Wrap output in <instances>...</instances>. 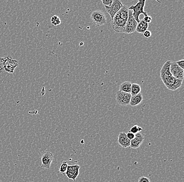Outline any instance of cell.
I'll use <instances>...</instances> for the list:
<instances>
[{"label": "cell", "instance_id": "obj_1", "mask_svg": "<svg viewBox=\"0 0 184 182\" xmlns=\"http://www.w3.org/2000/svg\"><path fill=\"white\" fill-rule=\"evenodd\" d=\"M171 61L168 60L164 64L160 73V77L165 86L170 90H176L182 85V80L174 78L169 71Z\"/></svg>", "mask_w": 184, "mask_h": 182}, {"label": "cell", "instance_id": "obj_2", "mask_svg": "<svg viewBox=\"0 0 184 182\" xmlns=\"http://www.w3.org/2000/svg\"><path fill=\"white\" fill-rule=\"evenodd\" d=\"M18 65V61L12 59L10 56L0 58V72L4 69L7 73L13 74Z\"/></svg>", "mask_w": 184, "mask_h": 182}, {"label": "cell", "instance_id": "obj_3", "mask_svg": "<svg viewBox=\"0 0 184 182\" xmlns=\"http://www.w3.org/2000/svg\"><path fill=\"white\" fill-rule=\"evenodd\" d=\"M146 4V0H140L136 5H131L128 9L129 10H132V16L134 20L136 21L137 23H139L141 20L139 19L140 14H143L144 17H146L148 14L144 11V7Z\"/></svg>", "mask_w": 184, "mask_h": 182}, {"label": "cell", "instance_id": "obj_4", "mask_svg": "<svg viewBox=\"0 0 184 182\" xmlns=\"http://www.w3.org/2000/svg\"><path fill=\"white\" fill-rule=\"evenodd\" d=\"M91 20L92 23L96 26H101L107 23L106 17L103 12L97 10L92 12L91 15Z\"/></svg>", "mask_w": 184, "mask_h": 182}, {"label": "cell", "instance_id": "obj_5", "mask_svg": "<svg viewBox=\"0 0 184 182\" xmlns=\"http://www.w3.org/2000/svg\"><path fill=\"white\" fill-rule=\"evenodd\" d=\"M126 23V21H124V20L114 16L111 20V27L116 33H124Z\"/></svg>", "mask_w": 184, "mask_h": 182}, {"label": "cell", "instance_id": "obj_6", "mask_svg": "<svg viewBox=\"0 0 184 182\" xmlns=\"http://www.w3.org/2000/svg\"><path fill=\"white\" fill-rule=\"evenodd\" d=\"M130 93H124L123 91H117L116 93V100L120 106H127L129 105L131 99Z\"/></svg>", "mask_w": 184, "mask_h": 182}, {"label": "cell", "instance_id": "obj_7", "mask_svg": "<svg viewBox=\"0 0 184 182\" xmlns=\"http://www.w3.org/2000/svg\"><path fill=\"white\" fill-rule=\"evenodd\" d=\"M138 23L134 20L132 16V11L129 10L128 12V18L127 21L126 25L124 30V33L131 34L134 33L136 30L137 26Z\"/></svg>", "mask_w": 184, "mask_h": 182}, {"label": "cell", "instance_id": "obj_8", "mask_svg": "<svg viewBox=\"0 0 184 182\" xmlns=\"http://www.w3.org/2000/svg\"><path fill=\"white\" fill-rule=\"evenodd\" d=\"M169 71L174 78L178 80H183L184 78V70L181 69L176 62H171L169 66Z\"/></svg>", "mask_w": 184, "mask_h": 182}, {"label": "cell", "instance_id": "obj_9", "mask_svg": "<svg viewBox=\"0 0 184 182\" xmlns=\"http://www.w3.org/2000/svg\"><path fill=\"white\" fill-rule=\"evenodd\" d=\"M123 6V4L120 0H113V3L110 7H105L112 20L115 14L120 10Z\"/></svg>", "mask_w": 184, "mask_h": 182}, {"label": "cell", "instance_id": "obj_10", "mask_svg": "<svg viewBox=\"0 0 184 182\" xmlns=\"http://www.w3.org/2000/svg\"><path fill=\"white\" fill-rule=\"evenodd\" d=\"M80 169V166L78 164L68 165L65 175H66L68 179H71L73 181H75V180L79 175Z\"/></svg>", "mask_w": 184, "mask_h": 182}, {"label": "cell", "instance_id": "obj_11", "mask_svg": "<svg viewBox=\"0 0 184 182\" xmlns=\"http://www.w3.org/2000/svg\"><path fill=\"white\" fill-rule=\"evenodd\" d=\"M53 159V156L52 152L49 151L45 152L42 155L41 167L44 169H50Z\"/></svg>", "mask_w": 184, "mask_h": 182}, {"label": "cell", "instance_id": "obj_12", "mask_svg": "<svg viewBox=\"0 0 184 182\" xmlns=\"http://www.w3.org/2000/svg\"><path fill=\"white\" fill-rule=\"evenodd\" d=\"M131 141L128 139L126 133L124 132H120L118 137V143L121 147L123 148L130 147Z\"/></svg>", "mask_w": 184, "mask_h": 182}, {"label": "cell", "instance_id": "obj_13", "mask_svg": "<svg viewBox=\"0 0 184 182\" xmlns=\"http://www.w3.org/2000/svg\"><path fill=\"white\" fill-rule=\"evenodd\" d=\"M128 12L129 9L126 5H123L120 10L116 14L119 18L124 20V21H127L128 18Z\"/></svg>", "mask_w": 184, "mask_h": 182}, {"label": "cell", "instance_id": "obj_14", "mask_svg": "<svg viewBox=\"0 0 184 182\" xmlns=\"http://www.w3.org/2000/svg\"><path fill=\"white\" fill-rule=\"evenodd\" d=\"M142 100V94H141V93H139L136 96H131L129 104L132 107L138 106L141 103Z\"/></svg>", "mask_w": 184, "mask_h": 182}, {"label": "cell", "instance_id": "obj_15", "mask_svg": "<svg viewBox=\"0 0 184 182\" xmlns=\"http://www.w3.org/2000/svg\"><path fill=\"white\" fill-rule=\"evenodd\" d=\"M149 27V24L146 23L144 22L143 20H142L138 23V25L137 26L136 31H137L139 33L143 34L144 31L148 30Z\"/></svg>", "mask_w": 184, "mask_h": 182}, {"label": "cell", "instance_id": "obj_16", "mask_svg": "<svg viewBox=\"0 0 184 182\" xmlns=\"http://www.w3.org/2000/svg\"><path fill=\"white\" fill-rule=\"evenodd\" d=\"M131 85H132V84H131V82H130V81H124L120 85L119 91L130 93H131Z\"/></svg>", "mask_w": 184, "mask_h": 182}, {"label": "cell", "instance_id": "obj_17", "mask_svg": "<svg viewBox=\"0 0 184 182\" xmlns=\"http://www.w3.org/2000/svg\"><path fill=\"white\" fill-rule=\"evenodd\" d=\"M141 87L138 84H132L131 85V96H136L141 92Z\"/></svg>", "mask_w": 184, "mask_h": 182}, {"label": "cell", "instance_id": "obj_18", "mask_svg": "<svg viewBox=\"0 0 184 182\" xmlns=\"http://www.w3.org/2000/svg\"><path fill=\"white\" fill-rule=\"evenodd\" d=\"M143 142V141L134 138L131 140L130 147H131L132 149H138L141 146V144H142Z\"/></svg>", "mask_w": 184, "mask_h": 182}, {"label": "cell", "instance_id": "obj_19", "mask_svg": "<svg viewBox=\"0 0 184 182\" xmlns=\"http://www.w3.org/2000/svg\"><path fill=\"white\" fill-rule=\"evenodd\" d=\"M68 162L65 160L63 161L60 165L59 172L65 175L67 169H68Z\"/></svg>", "mask_w": 184, "mask_h": 182}, {"label": "cell", "instance_id": "obj_20", "mask_svg": "<svg viewBox=\"0 0 184 182\" xmlns=\"http://www.w3.org/2000/svg\"><path fill=\"white\" fill-rule=\"evenodd\" d=\"M51 23L53 26H57L60 25L61 23V21L58 16L54 15L51 18Z\"/></svg>", "mask_w": 184, "mask_h": 182}, {"label": "cell", "instance_id": "obj_21", "mask_svg": "<svg viewBox=\"0 0 184 182\" xmlns=\"http://www.w3.org/2000/svg\"><path fill=\"white\" fill-rule=\"evenodd\" d=\"M142 130V128L140 127V126H138V125H134V126H133L132 127H131V129H130L129 132L132 133L134 134H136L137 133L140 132Z\"/></svg>", "mask_w": 184, "mask_h": 182}, {"label": "cell", "instance_id": "obj_22", "mask_svg": "<svg viewBox=\"0 0 184 182\" xmlns=\"http://www.w3.org/2000/svg\"><path fill=\"white\" fill-rule=\"evenodd\" d=\"M101 2L105 7H110L113 3V0H102Z\"/></svg>", "mask_w": 184, "mask_h": 182}, {"label": "cell", "instance_id": "obj_23", "mask_svg": "<svg viewBox=\"0 0 184 182\" xmlns=\"http://www.w3.org/2000/svg\"><path fill=\"white\" fill-rule=\"evenodd\" d=\"M134 138L141 140V141H144V136L140 132L137 133V134H135Z\"/></svg>", "mask_w": 184, "mask_h": 182}, {"label": "cell", "instance_id": "obj_24", "mask_svg": "<svg viewBox=\"0 0 184 182\" xmlns=\"http://www.w3.org/2000/svg\"><path fill=\"white\" fill-rule=\"evenodd\" d=\"M138 182H150V180L146 176H141L139 179Z\"/></svg>", "mask_w": 184, "mask_h": 182}, {"label": "cell", "instance_id": "obj_25", "mask_svg": "<svg viewBox=\"0 0 184 182\" xmlns=\"http://www.w3.org/2000/svg\"><path fill=\"white\" fill-rule=\"evenodd\" d=\"M176 63L177 64V65L181 69H184V60H179V61H176Z\"/></svg>", "mask_w": 184, "mask_h": 182}, {"label": "cell", "instance_id": "obj_26", "mask_svg": "<svg viewBox=\"0 0 184 182\" xmlns=\"http://www.w3.org/2000/svg\"><path fill=\"white\" fill-rule=\"evenodd\" d=\"M143 20L144 21V22H146V23L149 24L152 22V17L147 15L146 17H144Z\"/></svg>", "mask_w": 184, "mask_h": 182}, {"label": "cell", "instance_id": "obj_27", "mask_svg": "<svg viewBox=\"0 0 184 182\" xmlns=\"http://www.w3.org/2000/svg\"><path fill=\"white\" fill-rule=\"evenodd\" d=\"M143 35L146 38H149L152 35V33H151V31H150L149 30H146V31H144L143 33Z\"/></svg>", "mask_w": 184, "mask_h": 182}, {"label": "cell", "instance_id": "obj_28", "mask_svg": "<svg viewBox=\"0 0 184 182\" xmlns=\"http://www.w3.org/2000/svg\"><path fill=\"white\" fill-rule=\"evenodd\" d=\"M126 135L128 139H129L130 141L134 139V137H135V134H133L132 133L130 132L127 133Z\"/></svg>", "mask_w": 184, "mask_h": 182}]
</instances>
